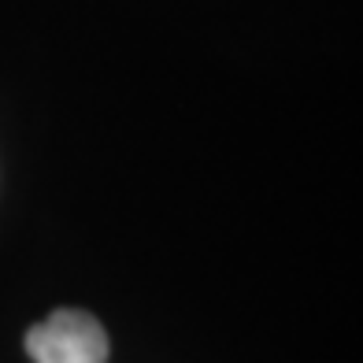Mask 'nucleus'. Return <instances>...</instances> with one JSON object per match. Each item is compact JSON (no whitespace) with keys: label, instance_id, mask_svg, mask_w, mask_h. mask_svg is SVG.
<instances>
[{"label":"nucleus","instance_id":"nucleus-1","mask_svg":"<svg viewBox=\"0 0 363 363\" xmlns=\"http://www.w3.org/2000/svg\"><path fill=\"white\" fill-rule=\"evenodd\" d=\"M34 363H108V334L89 311L63 308L26 334Z\"/></svg>","mask_w":363,"mask_h":363}]
</instances>
